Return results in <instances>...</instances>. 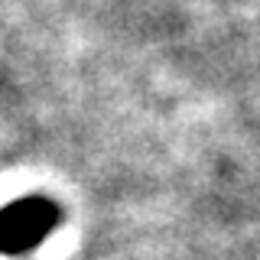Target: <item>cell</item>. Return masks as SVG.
I'll list each match as a JSON object with an SVG mask.
<instances>
[{"label": "cell", "instance_id": "1", "mask_svg": "<svg viewBox=\"0 0 260 260\" xmlns=\"http://www.w3.org/2000/svg\"><path fill=\"white\" fill-rule=\"evenodd\" d=\"M62 211L55 202L32 195L16 199L7 208H0V254H26L59 224Z\"/></svg>", "mask_w": 260, "mask_h": 260}]
</instances>
